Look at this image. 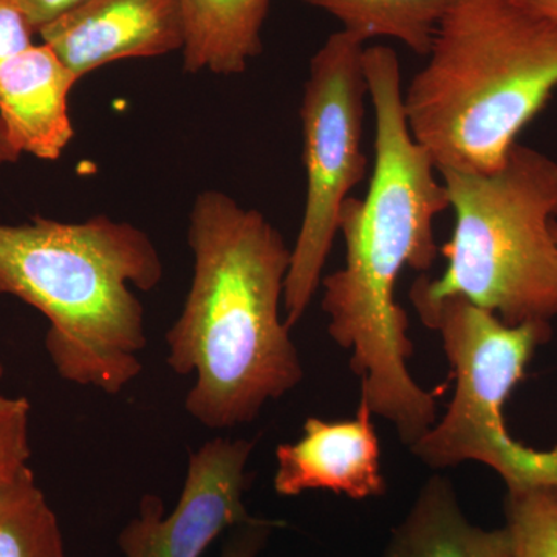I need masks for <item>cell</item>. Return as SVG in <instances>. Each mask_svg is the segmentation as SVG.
Here are the masks:
<instances>
[{
  "instance_id": "12",
  "label": "cell",
  "mask_w": 557,
  "mask_h": 557,
  "mask_svg": "<svg viewBox=\"0 0 557 557\" xmlns=\"http://www.w3.org/2000/svg\"><path fill=\"white\" fill-rule=\"evenodd\" d=\"M383 557H515L507 527L469 522L449 479L421 486L406 518L392 531Z\"/></svg>"
},
{
  "instance_id": "17",
  "label": "cell",
  "mask_w": 557,
  "mask_h": 557,
  "mask_svg": "<svg viewBox=\"0 0 557 557\" xmlns=\"http://www.w3.org/2000/svg\"><path fill=\"white\" fill-rule=\"evenodd\" d=\"M30 413L27 398L0 394V485L28 467Z\"/></svg>"
},
{
  "instance_id": "6",
  "label": "cell",
  "mask_w": 557,
  "mask_h": 557,
  "mask_svg": "<svg viewBox=\"0 0 557 557\" xmlns=\"http://www.w3.org/2000/svg\"><path fill=\"white\" fill-rule=\"evenodd\" d=\"M426 327L437 330L456 391L445 416L410 446L434 469L479 461L504 480L508 493L557 490V445L539 450L509 434L504 406L539 347L553 336L552 324L508 325L497 314L461 296L413 306Z\"/></svg>"
},
{
  "instance_id": "4",
  "label": "cell",
  "mask_w": 557,
  "mask_h": 557,
  "mask_svg": "<svg viewBox=\"0 0 557 557\" xmlns=\"http://www.w3.org/2000/svg\"><path fill=\"white\" fill-rule=\"evenodd\" d=\"M556 89V22L518 0H457L403 104L437 171L491 172Z\"/></svg>"
},
{
  "instance_id": "22",
  "label": "cell",
  "mask_w": 557,
  "mask_h": 557,
  "mask_svg": "<svg viewBox=\"0 0 557 557\" xmlns=\"http://www.w3.org/2000/svg\"><path fill=\"white\" fill-rule=\"evenodd\" d=\"M20 159L21 153L11 145L5 126H3L2 120H0V168L16 163Z\"/></svg>"
},
{
  "instance_id": "23",
  "label": "cell",
  "mask_w": 557,
  "mask_h": 557,
  "mask_svg": "<svg viewBox=\"0 0 557 557\" xmlns=\"http://www.w3.org/2000/svg\"><path fill=\"white\" fill-rule=\"evenodd\" d=\"M3 376V364L2 361H0V380H2Z\"/></svg>"
},
{
  "instance_id": "15",
  "label": "cell",
  "mask_w": 557,
  "mask_h": 557,
  "mask_svg": "<svg viewBox=\"0 0 557 557\" xmlns=\"http://www.w3.org/2000/svg\"><path fill=\"white\" fill-rule=\"evenodd\" d=\"M0 557H67L60 520L30 467L0 485Z\"/></svg>"
},
{
  "instance_id": "5",
  "label": "cell",
  "mask_w": 557,
  "mask_h": 557,
  "mask_svg": "<svg viewBox=\"0 0 557 557\" xmlns=\"http://www.w3.org/2000/svg\"><path fill=\"white\" fill-rule=\"evenodd\" d=\"M454 211L453 236L440 248V277L421 274L410 300L461 296L505 324H552L557 317V161L516 143L491 172L440 170Z\"/></svg>"
},
{
  "instance_id": "1",
  "label": "cell",
  "mask_w": 557,
  "mask_h": 557,
  "mask_svg": "<svg viewBox=\"0 0 557 557\" xmlns=\"http://www.w3.org/2000/svg\"><path fill=\"white\" fill-rule=\"evenodd\" d=\"M362 62L375 112V166L364 199L344 205L346 260L322 277L321 304L330 338L351 354L359 395L410 448L438 420L445 387L428 391L410 373L413 343L395 293L403 270L426 273L437 259L434 222L449 199L434 161L410 134L398 54L368 47Z\"/></svg>"
},
{
  "instance_id": "8",
  "label": "cell",
  "mask_w": 557,
  "mask_h": 557,
  "mask_svg": "<svg viewBox=\"0 0 557 557\" xmlns=\"http://www.w3.org/2000/svg\"><path fill=\"white\" fill-rule=\"evenodd\" d=\"M255 442L215 437L189 458L177 505L166 515L163 498L145 494L137 518L121 530L124 557H201L231 528L247 522L245 507Z\"/></svg>"
},
{
  "instance_id": "24",
  "label": "cell",
  "mask_w": 557,
  "mask_h": 557,
  "mask_svg": "<svg viewBox=\"0 0 557 557\" xmlns=\"http://www.w3.org/2000/svg\"><path fill=\"white\" fill-rule=\"evenodd\" d=\"M553 231H555V236H556V240H557V220L555 222V225H553Z\"/></svg>"
},
{
  "instance_id": "20",
  "label": "cell",
  "mask_w": 557,
  "mask_h": 557,
  "mask_svg": "<svg viewBox=\"0 0 557 557\" xmlns=\"http://www.w3.org/2000/svg\"><path fill=\"white\" fill-rule=\"evenodd\" d=\"M30 22L33 30L38 35L40 28L57 21L62 14L69 13L87 0H13Z\"/></svg>"
},
{
  "instance_id": "3",
  "label": "cell",
  "mask_w": 557,
  "mask_h": 557,
  "mask_svg": "<svg viewBox=\"0 0 557 557\" xmlns=\"http://www.w3.org/2000/svg\"><path fill=\"white\" fill-rule=\"evenodd\" d=\"M163 273L156 244L129 222L0 223V295L47 318L51 364L76 386L119 395L141 375L145 307L132 288L152 292Z\"/></svg>"
},
{
  "instance_id": "16",
  "label": "cell",
  "mask_w": 557,
  "mask_h": 557,
  "mask_svg": "<svg viewBox=\"0 0 557 557\" xmlns=\"http://www.w3.org/2000/svg\"><path fill=\"white\" fill-rule=\"evenodd\" d=\"M505 516L515 557H557V490L507 493Z\"/></svg>"
},
{
  "instance_id": "13",
  "label": "cell",
  "mask_w": 557,
  "mask_h": 557,
  "mask_svg": "<svg viewBox=\"0 0 557 557\" xmlns=\"http://www.w3.org/2000/svg\"><path fill=\"white\" fill-rule=\"evenodd\" d=\"M185 21L183 70L242 75L263 50L270 0H180Z\"/></svg>"
},
{
  "instance_id": "7",
  "label": "cell",
  "mask_w": 557,
  "mask_h": 557,
  "mask_svg": "<svg viewBox=\"0 0 557 557\" xmlns=\"http://www.w3.org/2000/svg\"><path fill=\"white\" fill-rule=\"evenodd\" d=\"M366 40L339 30L311 58L304 84L302 121L306 207L285 284V321L298 324L321 287L322 271L339 234L350 193L368 172L364 137Z\"/></svg>"
},
{
  "instance_id": "19",
  "label": "cell",
  "mask_w": 557,
  "mask_h": 557,
  "mask_svg": "<svg viewBox=\"0 0 557 557\" xmlns=\"http://www.w3.org/2000/svg\"><path fill=\"white\" fill-rule=\"evenodd\" d=\"M281 522L251 518L240 525L231 528L220 557H258L265 548L274 528Z\"/></svg>"
},
{
  "instance_id": "2",
  "label": "cell",
  "mask_w": 557,
  "mask_h": 557,
  "mask_svg": "<svg viewBox=\"0 0 557 557\" xmlns=\"http://www.w3.org/2000/svg\"><path fill=\"white\" fill-rule=\"evenodd\" d=\"M188 242L193 278L166 333V362L175 375L196 379L185 409L197 423L244 426L302 383L282 318L292 248L262 212L215 189L194 200Z\"/></svg>"
},
{
  "instance_id": "18",
  "label": "cell",
  "mask_w": 557,
  "mask_h": 557,
  "mask_svg": "<svg viewBox=\"0 0 557 557\" xmlns=\"http://www.w3.org/2000/svg\"><path fill=\"white\" fill-rule=\"evenodd\" d=\"M30 22L13 0H0V65L33 46Z\"/></svg>"
},
{
  "instance_id": "21",
  "label": "cell",
  "mask_w": 557,
  "mask_h": 557,
  "mask_svg": "<svg viewBox=\"0 0 557 557\" xmlns=\"http://www.w3.org/2000/svg\"><path fill=\"white\" fill-rule=\"evenodd\" d=\"M525 9L547 17L557 24V0H518Z\"/></svg>"
},
{
  "instance_id": "9",
  "label": "cell",
  "mask_w": 557,
  "mask_h": 557,
  "mask_svg": "<svg viewBox=\"0 0 557 557\" xmlns=\"http://www.w3.org/2000/svg\"><path fill=\"white\" fill-rule=\"evenodd\" d=\"M38 35L81 79L112 62L182 51L185 21L180 0H87Z\"/></svg>"
},
{
  "instance_id": "14",
  "label": "cell",
  "mask_w": 557,
  "mask_h": 557,
  "mask_svg": "<svg viewBox=\"0 0 557 557\" xmlns=\"http://www.w3.org/2000/svg\"><path fill=\"white\" fill-rule=\"evenodd\" d=\"M332 14L343 30L358 38L399 40L413 53L428 57L440 22L457 0H302Z\"/></svg>"
},
{
  "instance_id": "10",
  "label": "cell",
  "mask_w": 557,
  "mask_h": 557,
  "mask_svg": "<svg viewBox=\"0 0 557 557\" xmlns=\"http://www.w3.org/2000/svg\"><path fill=\"white\" fill-rule=\"evenodd\" d=\"M276 461L273 486L282 497L317 490L354 500L386 494L373 413L361 395L357 413L350 420L307 418L296 442L277 446Z\"/></svg>"
},
{
  "instance_id": "11",
  "label": "cell",
  "mask_w": 557,
  "mask_h": 557,
  "mask_svg": "<svg viewBox=\"0 0 557 557\" xmlns=\"http://www.w3.org/2000/svg\"><path fill=\"white\" fill-rule=\"evenodd\" d=\"M78 81L46 44L0 65V120L21 156L61 159L75 137L69 95Z\"/></svg>"
}]
</instances>
